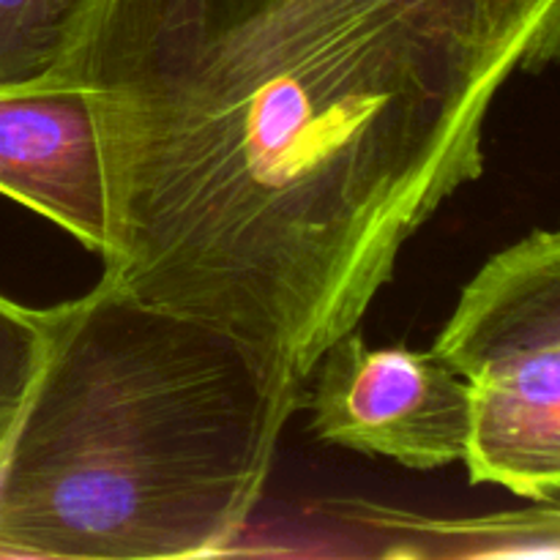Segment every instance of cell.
<instances>
[{"label":"cell","mask_w":560,"mask_h":560,"mask_svg":"<svg viewBox=\"0 0 560 560\" xmlns=\"http://www.w3.org/2000/svg\"><path fill=\"white\" fill-rule=\"evenodd\" d=\"M470 386L465 468L528 501H560V339L446 355Z\"/></svg>","instance_id":"5b68a950"},{"label":"cell","mask_w":560,"mask_h":560,"mask_svg":"<svg viewBox=\"0 0 560 560\" xmlns=\"http://www.w3.org/2000/svg\"><path fill=\"white\" fill-rule=\"evenodd\" d=\"M560 339V222L506 246L479 268L435 339L441 359Z\"/></svg>","instance_id":"8992f818"},{"label":"cell","mask_w":560,"mask_h":560,"mask_svg":"<svg viewBox=\"0 0 560 560\" xmlns=\"http://www.w3.org/2000/svg\"><path fill=\"white\" fill-rule=\"evenodd\" d=\"M315 370L310 413L320 441L413 470L463 463L470 386L435 350L370 348L350 331Z\"/></svg>","instance_id":"3957f363"},{"label":"cell","mask_w":560,"mask_h":560,"mask_svg":"<svg viewBox=\"0 0 560 560\" xmlns=\"http://www.w3.org/2000/svg\"><path fill=\"white\" fill-rule=\"evenodd\" d=\"M71 0H0V88L49 74L63 52Z\"/></svg>","instance_id":"ba28073f"},{"label":"cell","mask_w":560,"mask_h":560,"mask_svg":"<svg viewBox=\"0 0 560 560\" xmlns=\"http://www.w3.org/2000/svg\"><path fill=\"white\" fill-rule=\"evenodd\" d=\"M49 331V310H31L0 295V427L25 397L42 361Z\"/></svg>","instance_id":"9c48e42d"},{"label":"cell","mask_w":560,"mask_h":560,"mask_svg":"<svg viewBox=\"0 0 560 560\" xmlns=\"http://www.w3.org/2000/svg\"><path fill=\"white\" fill-rule=\"evenodd\" d=\"M304 383L102 273L49 310L0 427V558L219 556L260 503Z\"/></svg>","instance_id":"7a4b0ae2"},{"label":"cell","mask_w":560,"mask_h":560,"mask_svg":"<svg viewBox=\"0 0 560 560\" xmlns=\"http://www.w3.org/2000/svg\"><path fill=\"white\" fill-rule=\"evenodd\" d=\"M0 195L52 219L93 255H107L102 131L80 85L44 74L0 88Z\"/></svg>","instance_id":"277c9868"},{"label":"cell","mask_w":560,"mask_h":560,"mask_svg":"<svg viewBox=\"0 0 560 560\" xmlns=\"http://www.w3.org/2000/svg\"><path fill=\"white\" fill-rule=\"evenodd\" d=\"M558 60L560 0H71L49 74L96 109L104 277L306 381Z\"/></svg>","instance_id":"6da1fadb"},{"label":"cell","mask_w":560,"mask_h":560,"mask_svg":"<svg viewBox=\"0 0 560 560\" xmlns=\"http://www.w3.org/2000/svg\"><path fill=\"white\" fill-rule=\"evenodd\" d=\"M342 517L392 539L394 558H560V501L487 517H421L377 503H339Z\"/></svg>","instance_id":"52a82bcc"}]
</instances>
